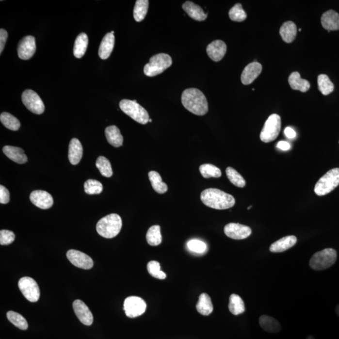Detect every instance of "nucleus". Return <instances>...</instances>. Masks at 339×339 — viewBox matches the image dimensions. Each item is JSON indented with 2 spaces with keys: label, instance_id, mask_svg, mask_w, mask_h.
<instances>
[{
  "label": "nucleus",
  "instance_id": "nucleus-26",
  "mask_svg": "<svg viewBox=\"0 0 339 339\" xmlns=\"http://www.w3.org/2000/svg\"><path fill=\"white\" fill-rule=\"evenodd\" d=\"M289 82L291 88L293 90H298L302 93H306L310 88V84L308 81L303 80L298 72H294L289 78Z\"/></svg>",
  "mask_w": 339,
  "mask_h": 339
},
{
  "label": "nucleus",
  "instance_id": "nucleus-23",
  "mask_svg": "<svg viewBox=\"0 0 339 339\" xmlns=\"http://www.w3.org/2000/svg\"><path fill=\"white\" fill-rule=\"evenodd\" d=\"M83 148L80 141L73 138L70 142L69 146V160L72 165H76L82 159Z\"/></svg>",
  "mask_w": 339,
  "mask_h": 339
},
{
  "label": "nucleus",
  "instance_id": "nucleus-3",
  "mask_svg": "<svg viewBox=\"0 0 339 339\" xmlns=\"http://www.w3.org/2000/svg\"><path fill=\"white\" fill-rule=\"evenodd\" d=\"M122 227V219L118 214H111L100 219L97 226V233L102 237H116Z\"/></svg>",
  "mask_w": 339,
  "mask_h": 339
},
{
  "label": "nucleus",
  "instance_id": "nucleus-10",
  "mask_svg": "<svg viewBox=\"0 0 339 339\" xmlns=\"http://www.w3.org/2000/svg\"><path fill=\"white\" fill-rule=\"evenodd\" d=\"M22 101L28 110L36 114H41L44 112L45 106L41 98L35 91L27 89L23 92Z\"/></svg>",
  "mask_w": 339,
  "mask_h": 339
},
{
  "label": "nucleus",
  "instance_id": "nucleus-44",
  "mask_svg": "<svg viewBox=\"0 0 339 339\" xmlns=\"http://www.w3.org/2000/svg\"><path fill=\"white\" fill-rule=\"evenodd\" d=\"M187 247L190 251L196 253H203L207 249L206 243L197 240L189 241L187 243Z\"/></svg>",
  "mask_w": 339,
  "mask_h": 339
},
{
  "label": "nucleus",
  "instance_id": "nucleus-49",
  "mask_svg": "<svg viewBox=\"0 0 339 339\" xmlns=\"http://www.w3.org/2000/svg\"><path fill=\"white\" fill-rule=\"evenodd\" d=\"M277 147L281 150L287 151L291 149V145L289 142H285V141H281V142H279L278 143Z\"/></svg>",
  "mask_w": 339,
  "mask_h": 339
},
{
  "label": "nucleus",
  "instance_id": "nucleus-11",
  "mask_svg": "<svg viewBox=\"0 0 339 339\" xmlns=\"http://www.w3.org/2000/svg\"><path fill=\"white\" fill-rule=\"evenodd\" d=\"M146 309V302L138 296H129L125 300L124 310L128 317H139L145 312Z\"/></svg>",
  "mask_w": 339,
  "mask_h": 339
},
{
  "label": "nucleus",
  "instance_id": "nucleus-5",
  "mask_svg": "<svg viewBox=\"0 0 339 339\" xmlns=\"http://www.w3.org/2000/svg\"><path fill=\"white\" fill-rule=\"evenodd\" d=\"M339 185V168H335L326 173L315 184L314 192L319 196L331 193Z\"/></svg>",
  "mask_w": 339,
  "mask_h": 339
},
{
  "label": "nucleus",
  "instance_id": "nucleus-15",
  "mask_svg": "<svg viewBox=\"0 0 339 339\" xmlns=\"http://www.w3.org/2000/svg\"><path fill=\"white\" fill-rule=\"evenodd\" d=\"M30 200L33 204L41 210H48L54 204L52 196L48 192L40 190L33 191L30 195Z\"/></svg>",
  "mask_w": 339,
  "mask_h": 339
},
{
  "label": "nucleus",
  "instance_id": "nucleus-54",
  "mask_svg": "<svg viewBox=\"0 0 339 339\" xmlns=\"http://www.w3.org/2000/svg\"><path fill=\"white\" fill-rule=\"evenodd\" d=\"M111 33H112V34H114V31H112V32H111Z\"/></svg>",
  "mask_w": 339,
  "mask_h": 339
},
{
  "label": "nucleus",
  "instance_id": "nucleus-55",
  "mask_svg": "<svg viewBox=\"0 0 339 339\" xmlns=\"http://www.w3.org/2000/svg\"></svg>",
  "mask_w": 339,
  "mask_h": 339
},
{
  "label": "nucleus",
  "instance_id": "nucleus-9",
  "mask_svg": "<svg viewBox=\"0 0 339 339\" xmlns=\"http://www.w3.org/2000/svg\"><path fill=\"white\" fill-rule=\"evenodd\" d=\"M18 288L28 301L37 302L39 300V287L35 280L31 277H23L18 281Z\"/></svg>",
  "mask_w": 339,
  "mask_h": 339
},
{
  "label": "nucleus",
  "instance_id": "nucleus-31",
  "mask_svg": "<svg viewBox=\"0 0 339 339\" xmlns=\"http://www.w3.org/2000/svg\"><path fill=\"white\" fill-rule=\"evenodd\" d=\"M229 310L234 315H238L244 313L245 305L240 296L232 294L229 297Z\"/></svg>",
  "mask_w": 339,
  "mask_h": 339
},
{
  "label": "nucleus",
  "instance_id": "nucleus-46",
  "mask_svg": "<svg viewBox=\"0 0 339 339\" xmlns=\"http://www.w3.org/2000/svg\"><path fill=\"white\" fill-rule=\"evenodd\" d=\"M10 201V193L6 187L0 186V203L6 204Z\"/></svg>",
  "mask_w": 339,
  "mask_h": 339
},
{
  "label": "nucleus",
  "instance_id": "nucleus-35",
  "mask_svg": "<svg viewBox=\"0 0 339 339\" xmlns=\"http://www.w3.org/2000/svg\"><path fill=\"white\" fill-rule=\"evenodd\" d=\"M0 120L4 127L12 131H17L20 129V121L10 113L6 112L1 113L0 115Z\"/></svg>",
  "mask_w": 339,
  "mask_h": 339
},
{
  "label": "nucleus",
  "instance_id": "nucleus-48",
  "mask_svg": "<svg viewBox=\"0 0 339 339\" xmlns=\"http://www.w3.org/2000/svg\"><path fill=\"white\" fill-rule=\"evenodd\" d=\"M285 135L289 139H293L296 136V132L295 130L291 129V127L286 128L285 129Z\"/></svg>",
  "mask_w": 339,
  "mask_h": 339
},
{
  "label": "nucleus",
  "instance_id": "nucleus-1",
  "mask_svg": "<svg viewBox=\"0 0 339 339\" xmlns=\"http://www.w3.org/2000/svg\"><path fill=\"white\" fill-rule=\"evenodd\" d=\"M200 199L206 206L217 210H228L236 203L235 199L231 194L213 188L204 190L200 194Z\"/></svg>",
  "mask_w": 339,
  "mask_h": 339
},
{
  "label": "nucleus",
  "instance_id": "nucleus-22",
  "mask_svg": "<svg viewBox=\"0 0 339 339\" xmlns=\"http://www.w3.org/2000/svg\"><path fill=\"white\" fill-rule=\"evenodd\" d=\"M115 38L114 34L108 33L102 38L99 49V56L102 60L110 57L114 47Z\"/></svg>",
  "mask_w": 339,
  "mask_h": 339
},
{
  "label": "nucleus",
  "instance_id": "nucleus-39",
  "mask_svg": "<svg viewBox=\"0 0 339 339\" xmlns=\"http://www.w3.org/2000/svg\"><path fill=\"white\" fill-rule=\"evenodd\" d=\"M226 175L228 179L232 184L240 188H243L246 185V181L242 178V175L238 173L235 169L232 167L226 168Z\"/></svg>",
  "mask_w": 339,
  "mask_h": 339
},
{
  "label": "nucleus",
  "instance_id": "nucleus-7",
  "mask_svg": "<svg viewBox=\"0 0 339 339\" xmlns=\"http://www.w3.org/2000/svg\"><path fill=\"white\" fill-rule=\"evenodd\" d=\"M172 65V60L169 55L159 54L151 57L150 62L144 67V73L148 77H154L169 68Z\"/></svg>",
  "mask_w": 339,
  "mask_h": 339
},
{
  "label": "nucleus",
  "instance_id": "nucleus-51",
  "mask_svg": "<svg viewBox=\"0 0 339 339\" xmlns=\"http://www.w3.org/2000/svg\"><path fill=\"white\" fill-rule=\"evenodd\" d=\"M307 339H315V338H313V336H308V338H307Z\"/></svg>",
  "mask_w": 339,
  "mask_h": 339
},
{
  "label": "nucleus",
  "instance_id": "nucleus-33",
  "mask_svg": "<svg viewBox=\"0 0 339 339\" xmlns=\"http://www.w3.org/2000/svg\"><path fill=\"white\" fill-rule=\"evenodd\" d=\"M149 1L148 0H137L133 10V16L137 22L144 20L148 12Z\"/></svg>",
  "mask_w": 339,
  "mask_h": 339
},
{
  "label": "nucleus",
  "instance_id": "nucleus-24",
  "mask_svg": "<svg viewBox=\"0 0 339 339\" xmlns=\"http://www.w3.org/2000/svg\"><path fill=\"white\" fill-rule=\"evenodd\" d=\"M3 151L8 159L16 163L23 164L26 163L28 161L24 151L18 147L5 146L3 147Z\"/></svg>",
  "mask_w": 339,
  "mask_h": 339
},
{
  "label": "nucleus",
  "instance_id": "nucleus-16",
  "mask_svg": "<svg viewBox=\"0 0 339 339\" xmlns=\"http://www.w3.org/2000/svg\"><path fill=\"white\" fill-rule=\"evenodd\" d=\"M72 306L74 312L81 323L85 325H91L94 321L93 315L86 304L80 300H76L73 302Z\"/></svg>",
  "mask_w": 339,
  "mask_h": 339
},
{
  "label": "nucleus",
  "instance_id": "nucleus-25",
  "mask_svg": "<svg viewBox=\"0 0 339 339\" xmlns=\"http://www.w3.org/2000/svg\"><path fill=\"white\" fill-rule=\"evenodd\" d=\"M259 323L264 331L269 333H278L281 329V324L274 317L268 315H261L259 319Z\"/></svg>",
  "mask_w": 339,
  "mask_h": 339
},
{
  "label": "nucleus",
  "instance_id": "nucleus-52",
  "mask_svg": "<svg viewBox=\"0 0 339 339\" xmlns=\"http://www.w3.org/2000/svg\"><path fill=\"white\" fill-rule=\"evenodd\" d=\"M252 208V206L248 207V210H249L250 209Z\"/></svg>",
  "mask_w": 339,
  "mask_h": 339
},
{
  "label": "nucleus",
  "instance_id": "nucleus-29",
  "mask_svg": "<svg viewBox=\"0 0 339 339\" xmlns=\"http://www.w3.org/2000/svg\"><path fill=\"white\" fill-rule=\"evenodd\" d=\"M197 312L204 316L210 315L213 312L212 300L207 293H202L199 296V300L196 305Z\"/></svg>",
  "mask_w": 339,
  "mask_h": 339
},
{
  "label": "nucleus",
  "instance_id": "nucleus-14",
  "mask_svg": "<svg viewBox=\"0 0 339 339\" xmlns=\"http://www.w3.org/2000/svg\"><path fill=\"white\" fill-rule=\"evenodd\" d=\"M18 55L19 58L29 60L33 57L36 51L35 38L33 36H26L19 42L18 44Z\"/></svg>",
  "mask_w": 339,
  "mask_h": 339
},
{
  "label": "nucleus",
  "instance_id": "nucleus-20",
  "mask_svg": "<svg viewBox=\"0 0 339 339\" xmlns=\"http://www.w3.org/2000/svg\"><path fill=\"white\" fill-rule=\"evenodd\" d=\"M297 238L295 236H287L273 243L270 247L272 253H282L295 246Z\"/></svg>",
  "mask_w": 339,
  "mask_h": 339
},
{
  "label": "nucleus",
  "instance_id": "nucleus-2",
  "mask_svg": "<svg viewBox=\"0 0 339 339\" xmlns=\"http://www.w3.org/2000/svg\"><path fill=\"white\" fill-rule=\"evenodd\" d=\"M182 103L185 108L197 116H204L209 111L206 97L197 89L189 88L183 91Z\"/></svg>",
  "mask_w": 339,
  "mask_h": 339
},
{
  "label": "nucleus",
  "instance_id": "nucleus-38",
  "mask_svg": "<svg viewBox=\"0 0 339 339\" xmlns=\"http://www.w3.org/2000/svg\"><path fill=\"white\" fill-rule=\"evenodd\" d=\"M6 316L10 323L20 329L25 330L29 327L26 319L18 313L14 312V311H9L6 313Z\"/></svg>",
  "mask_w": 339,
  "mask_h": 339
},
{
  "label": "nucleus",
  "instance_id": "nucleus-45",
  "mask_svg": "<svg viewBox=\"0 0 339 339\" xmlns=\"http://www.w3.org/2000/svg\"><path fill=\"white\" fill-rule=\"evenodd\" d=\"M15 239H16V236L12 231L8 230H1L0 231V244L2 246L12 244L14 242Z\"/></svg>",
  "mask_w": 339,
  "mask_h": 339
},
{
  "label": "nucleus",
  "instance_id": "nucleus-21",
  "mask_svg": "<svg viewBox=\"0 0 339 339\" xmlns=\"http://www.w3.org/2000/svg\"><path fill=\"white\" fill-rule=\"evenodd\" d=\"M183 10L187 15L196 21H204L208 17V13H205L199 5L193 3V2L187 1L183 4Z\"/></svg>",
  "mask_w": 339,
  "mask_h": 339
},
{
  "label": "nucleus",
  "instance_id": "nucleus-4",
  "mask_svg": "<svg viewBox=\"0 0 339 339\" xmlns=\"http://www.w3.org/2000/svg\"><path fill=\"white\" fill-rule=\"evenodd\" d=\"M119 107L126 114L140 124L146 125L150 120L148 112L136 100L123 99L119 102Z\"/></svg>",
  "mask_w": 339,
  "mask_h": 339
},
{
  "label": "nucleus",
  "instance_id": "nucleus-53",
  "mask_svg": "<svg viewBox=\"0 0 339 339\" xmlns=\"http://www.w3.org/2000/svg\"><path fill=\"white\" fill-rule=\"evenodd\" d=\"M149 122H150V123L152 122V119H150V120H149Z\"/></svg>",
  "mask_w": 339,
  "mask_h": 339
},
{
  "label": "nucleus",
  "instance_id": "nucleus-13",
  "mask_svg": "<svg viewBox=\"0 0 339 339\" xmlns=\"http://www.w3.org/2000/svg\"><path fill=\"white\" fill-rule=\"evenodd\" d=\"M225 233L232 240H242L248 238L252 233V230L248 226L238 223H229L225 227Z\"/></svg>",
  "mask_w": 339,
  "mask_h": 339
},
{
  "label": "nucleus",
  "instance_id": "nucleus-6",
  "mask_svg": "<svg viewBox=\"0 0 339 339\" xmlns=\"http://www.w3.org/2000/svg\"><path fill=\"white\" fill-rule=\"evenodd\" d=\"M338 255L332 248H327L315 253L310 260V268L316 271H321L331 267L336 263Z\"/></svg>",
  "mask_w": 339,
  "mask_h": 339
},
{
  "label": "nucleus",
  "instance_id": "nucleus-19",
  "mask_svg": "<svg viewBox=\"0 0 339 339\" xmlns=\"http://www.w3.org/2000/svg\"><path fill=\"white\" fill-rule=\"evenodd\" d=\"M322 25L328 32L339 31V14L334 10H328L321 17Z\"/></svg>",
  "mask_w": 339,
  "mask_h": 339
},
{
  "label": "nucleus",
  "instance_id": "nucleus-18",
  "mask_svg": "<svg viewBox=\"0 0 339 339\" xmlns=\"http://www.w3.org/2000/svg\"><path fill=\"white\" fill-rule=\"evenodd\" d=\"M262 71V65L258 62L249 64L242 72V82L244 85H249L259 76Z\"/></svg>",
  "mask_w": 339,
  "mask_h": 339
},
{
  "label": "nucleus",
  "instance_id": "nucleus-27",
  "mask_svg": "<svg viewBox=\"0 0 339 339\" xmlns=\"http://www.w3.org/2000/svg\"><path fill=\"white\" fill-rule=\"evenodd\" d=\"M106 139L110 145L114 147H120L123 145V137L120 130L116 126H110L105 129Z\"/></svg>",
  "mask_w": 339,
  "mask_h": 339
},
{
  "label": "nucleus",
  "instance_id": "nucleus-42",
  "mask_svg": "<svg viewBox=\"0 0 339 339\" xmlns=\"http://www.w3.org/2000/svg\"><path fill=\"white\" fill-rule=\"evenodd\" d=\"M84 191L89 195L101 194L103 191V186L101 182L94 179H89L84 183Z\"/></svg>",
  "mask_w": 339,
  "mask_h": 339
},
{
  "label": "nucleus",
  "instance_id": "nucleus-32",
  "mask_svg": "<svg viewBox=\"0 0 339 339\" xmlns=\"http://www.w3.org/2000/svg\"><path fill=\"white\" fill-rule=\"evenodd\" d=\"M148 178L150 179L153 189L157 193L163 194L168 191V187L165 183L162 182L161 175L155 171L148 173Z\"/></svg>",
  "mask_w": 339,
  "mask_h": 339
},
{
  "label": "nucleus",
  "instance_id": "nucleus-43",
  "mask_svg": "<svg viewBox=\"0 0 339 339\" xmlns=\"http://www.w3.org/2000/svg\"><path fill=\"white\" fill-rule=\"evenodd\" d=\"M149 274L159 280H164L167 275L161 270V264L157 261H151L147 264Z\"/></svg>",
  "mask_w": 339,
  "mask_h": 339
},
{
  "label": "nucleus",
  "instance_id": "nucleus-34",
  "mask_svg": "<svg viewBox=\"0 0 339 339\" xmlns=\"http://www.w3.org/2000/svg\"><path fill=\"white\" fill-rule=\"evenodd\" d=\"M146 241L151 246H157L161 244L162 236L161 232V226L155 225L148 230L146 233Z\"/></svg>",
  "mask_w": 339,
  "mask_h": 339
},
{
  "label": "nucleus",
  "instance_id": "nucleus-37",
  "mask_svg": "<svg viewBox=\"0 0 339 339\" xmlns=\"http://www.w3.org/2000/svg\"><path fill=\"white\" fill-rule=\"evenodd\" d=\"M200 174L205 178H219L222 176L221 170L212 164H203L199 167Z\"/></svg>",
  "mask_w": 339,
  "mask_h": 339
},
{
  "label": "nucleus",
  "instance_id": "nucleus-40",
  "mask_svg": "<svg viewBox=\"0 0 339 339\" xmlns=\"http://www.w3.org/2000/svg\"><path fill=\"white\" fill-rule=\"evenodd\" d=\"M96 165L102 176L111 178L113 176L112 165L106 157L102 156L98 157Z\"/></svg>",
  "mask_w": 339,
  "mask_h": 339
},
{
  "label": "nucleus",
  "instance_id": "nucleus-50",
  "mask_svg": "<svg viewBox=\"0 0 339 339\" xmlns=\"http://www.w3.org/2000/svg\"><path fill=\"white\" fill-rule=\"evenodd\" d=\"M336 312L337 314H338V316L339 317V304L336 307Z\"/></svg>",
  "mask_w": 339,
  "mask_h": 339
},
{
  "label": "nucleus",
  "instance_id": "nucleus-17",
  "mask_svg": "<svg viewBox=\"0 0 339 339\" xmlns=\"http://www.w3.org/2000/svg\"><path fill=\"white\" fill-rule=\"evenodd\" d=\"M227 51V46L225 42L220 40L211 42L207 47L206 52L210 58L214 62H219L223 59Z\"/></svg>",
  "mask_w": 339,
  "mask_h": 339
},
{
  "label": "nucleus",
  "instance_id": "nucleus-8",
  "mask_svg": "<svg viewBox=\"0 0 339 339\" xmlns=\"http://www.w3.org/2000/svg\"><path fill=\"white\" fill-rule=\"evenodd\" d=\"M281 127V118L279 115L273 114L264 123L260 133V139L264 143L274 141L280 134Z\"/></svg>",
  "mask_w": 339,
  "mask_h": 339
},
{
  "label": "nucleus",
  "instance_id": "nucleus-30",
  "mask_svg": "<svg viewBox=\"0 0 339 339\" xmlns=\"http://www.w3.org/2000/svg\"><path fill=\"white\" fill-rule=\"evenodd\" d=\"M89 39L87 34L81 33L77 37L74 46V55L78 59L84 56L88 46Z\"/></svg>",
  "mask_w": 339,
  "mask_h": 339
},
{
  "label": "nucleus",
  "instance_id": "nucleus-36",
  "mask_svg": "<svg viewBox=\"0 0 339 339\" xmlns=\"http://www.w3.org/2000/svg\"><path fill=\"white\" fill-rule=\"evenodd\" d=\"M318 86L319 91L325 96L330 95L334 90L333 83L325 74H321L318 77Z\"/></svg>",
  "mask_w": 339,
  "mask_h": 339
},
{
  "label": "nucleus",
  "instance_id": "nucleus-41",
  "mask_svg": "<svg viewBox=\"0 0 339 339\" xmlns=\"http://www.w3.org/2000/svg\"><path fill=\"white\" fill-rule=\"evenodd\" d=\"M230 19L234 22H242L246 20L247 15L243 10L242 4L237 3L229 10Z\"/></svg>",
  "mask_w": 339,
  "mask_h": 339
},
{
  "label": "nucleus",
  "instance_id": "nucleus-28",
  "mask_svg": "<svg viewBox=\"0 0 339 339\" xmlns=\"http://www.w3.org/2000/svg\"><path fill=\"white\" fill-rule=\"evenodd\" d=\"M280 34L286 43H291L297 34V28L293 22H285L280 28Z\"/></svg>",
  "mask_w": 339,
  "mask_h": 339
},
{
  "label": "nucleus",
  "instance_id": "nucleus-47",
  "mask_svg": "<svg viewBox=\"0 0 339 339\" xmlns=\"http://www.w3.org/2000/svg\"><path fill=\"white\" fill-rule=\"evenodd\" d=\"M7 38V32L5 29H1L0 30V54H1V53L3 52Z\"/></svg>",
  "mask_w": 339,
  "mask_h": 339
},
{
  "label": "nucleus",
  "instance_id": "nucleus-12",
  "mask_svg": "<svg viewBox=\"0 0 339 339\" xmlns=\"http://www.w3.org/2000/svg\"><path fill=\"white\" fill-rule=\"evenodd\" d=\"M67 258L70 263L76 267L84 270H89L93 267V259L86 254L80 251L70 249L67 251Z\"/></svg>",
  "mask_w": 339,
  "mask_h": 339
}]
</instances>
